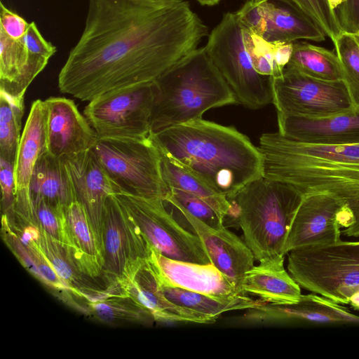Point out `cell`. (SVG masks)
Instances as JSON below:
<instances>
[{
    "mask_svg": "<svg viewBox=\"0 0 359 359\" xmlns=\"http://www.w3.org/2000/svg\"><path fill=\"white\" fill-rule=\"evenodd\" d=\"M208 34L184 0H88L83 31L59 73L58 88L90 102L154 81Z\"/></svg>",
    "mask_w": 359,
    "mask_h": 359,
    "instance_id": "cell-1",
    "label": "cell"
},
{
    "mask_svg": "<svg viewBox=\"0 0 359 359\" xmlns=\"http://www.w3.org/2000/svg\"><path fill=\"white\" fill-rule=\"evenodd\" d=\"M263 176L286 183L302 196L327 194L348 208L353 225L341 234L359 237V144L305 143L278 132L261 135Z\"/></svg>",
    "mask_w": 359,
    "mask_h": 359,
    "instance_id": "cell-2",
    "label": "cell"
},
{
    "mask_svg": "<svg viewBox=\"0 0 359 359\" xmlns=\"http://www.w3.org/2000/svg\"><path fill=\"white\" fill-rule=\"evenodd\" d=\"M150 137L159 150L227 198L263 175L258 147L233 126L198 118L150 133Z\"/></svg>",
    "mask_w": 359,
    "mask_h": 359,
    "instance_id": "cell-3",
    "label": "cell"
},
{
    "mask_svg": "<svg viewBox=\"0 0 359 359\" xmlns=\"http://www.w3.org/2000/svg\"><path fill=\"white\" fill-rule=\"evenodd\" d=\"M154 82L151 133L202 118L212 108L238 103L204 47L184 57Z\"/></svg>",
    "mask_w": 359,
    "mask_h": 359,
    "instance_id": "cell-4",
    "label": "cell"
},
{
    "mask_svg": "<svg viewBox=\"0 0 359 359\" xmlns=\"http://www.w3.org/2000/svg\"><path fill=\"white\" fill-rule=\"evenodd\" d=\"M303 196L292 186L263 175L228 198L230 217L259 262L285 256L284 246Z\"/></svg>",
    "mask_w": 359,
    "mask_h": 359,
    "instance_id": "cell-5",
    "label": "cell"
},
{
    "mask_svg": "<svg viewBox=\"0 0 359 359\" xmlns=\"http://www.w3.org/2000/svg\"><path fill=\"white\" fill-rule=\"evenodd\" d=\"M287 271L301 287L359 311V241L294 249Z\"/></svg>",
    "mask_w": 359,
    "mask_h": 359,
    "instance_id": "cell-6",
    "label": "cell"
},
{
    "mask_svg": "<svg viewBox=\"0 0 359 359\" xmlns=\"http://www.w3.org/2000/svg\"><path fill=\"white\" fill-rule=\"evenodd\" d=\"M204 48L238 103L257 109L272 102L271 77L254 68L244 44L243 26L236 13L224 14Z\"/></svg>",
    "mask_w": 359,
    "mask_h": 359,
    "instance_id": "cell-7",
    "label": "cell"
},
{
    "mask_svg": "<svg viewBox=\"0 0 359 359\" xmlns=\"http://www.w3.org/2000/svg\"><path fill=\"white\" fill-rule=\"evenodd\" d=\"M90 150L121 192L165 199L161 154L150 135L143 140L97 137Z\"/></svg>",
    "mask_w": 359,
    "mask_h": 359,
    "instance_id": "cell-8",
    "label": "cell"
},
{
    "mask_svg": "<svg viewBox=\"0 0 359 359\" xmlns=\"http://www.w3.org/2000/svg\"><path fill=\"white\" fill-rule=\"evenodd\" d=\"M154 82L115 90L88 102L83 115L98 138L143 140L151 133Z\"/></svg>",
    "mask_w": 359,
    "mask_h": 359,
    "instance_id": "cell-9",
    "label": "cell"
},
{
    "mask_svg": "<svg viewBox=\"0 0 359 359\" xmlns=\"http://www.w3.org/2000/svg\"><path fill=\"white\" fill-rule=\"evenodd\" d=\"M114 195L135 220L147 243L160 254L180 262L211 263L199 236L177 222L166 209L164 200L123 192Z\"/></svg>",
    "mask_w": 359,
    "mask_h": 359,
    "instance_id": "cell-10",
    "label": "cell"
},
{
    "mask_svg": "<svg viewBox=\"0 0 359 359\" xmlns=\"http://www.w3.org/2000/svg\"><path fill=\"white\" fill-rule=\"evenodd\" d=\"M271 85L278 114L323 118L355 108L344 81H323L285 67L281 76L271 77Z\"/></svg>",
    "mask_w": 359,
    "mask_h": 359,
    "instance_id": "cell-11",
    "label": "cell"
},
{
    "mask_svg": "<svg viewBox=\"0 0 359 359\" xmlns=\"http://www.w3.org/2000/svg\"><path fill=\"white\" fill-rule=\"evenodd\" d=\"M104 278L119 288L149 257V244L135 220L114 194L107 200L102 225Z\"/></svg>",
    "mask_w": 359,
    "mask_h": 359,
    "instance_id": "cell-12",
    "label": "cell"
},
{
    "mask_svg": "<svg viewBox=\"0 0 359 359\" xmlns=\"http://www.w3.org/2000/svg\"><path fill=\"white\" fill-rule=\"evenodd\" d=\"M354 224L351 210L327 194L303 196L289 229L283 253L292 250L341 241V230Z\"/></svg>",
    "mask_w": 359,
    "mask_h": 359,
    "instance_id": "cell-13",
    "label": "cell"
},
{
    "mask_svg": "<svg viewBox=\"0 0 359 359\" xmlns=\"http://www.w3.org/2000/svg\"><path fill=\"white\" fill-rule=\"evenodd\" d=\"M76 199L84 208L102 249V225L107 198L120 193L90 150L62 158Z\"/></svg>",
    "mask_w": 359,
    "mask_h": 359,
    "instance_id": "cell-14",
    "label": "cell"
},
{
    "mask_svg": "<svg viewBox=\"0 0 359 359\" xmlns=\"http://www.w3.org/2000/svg\"><path fill=\"white\" fill-rule=\"evenodd\" d=\"M47 106L36 100L31 107L14 163L15 183V220L28 223L34 215L29 186L35 165L46 148Z\"/></svg>",
    "mask_w": 359,
    "mask_h": 359,
    "instance_id": "cell-15",
    "label": "cell"
},
{
    "mask_svg": "<svg viewBox=\"0 0 359 359\" xmlns=\"http://www.w3.org/2000/svg\"><path fill=\"white\" fill-rule=\"evenodd\" d=\"M45 102L47 151L62 158L90 150L97 136L75 102L64 97H50Z\"/></svg>",
    "mask_w": 359,
    "mask_h": 359,
    "instance_id": "cell-16",
    "label": "cell"
},
{
    "mask_svg": "<svg viewBox=\"0 0 359 359\" xmlns=\"http://www.w3.org/2000/svg\"><path fill=\"white\" fill-rule=\"evenodd\" d=\"M242 318L250 323L266 325L295 321L359 324V316L341 304L312 292L302 294L299 301L294 303H262L246 309Z\"/></svg>",
    "mask_w": 359,
    "mask_h": 359,
    "instance_id": "cell-17",
    "label": "cell"
},
{
    "mask_svg": "<svg viewBox=\"0 0 359 359\" xmlns=\"http://www.w3.org/2000/svg\"><path fill=\"white\" fill-rule=\"evenodd\" d=\"M176 209L201 238L211 263L244 294L241 289L242 281L255 260L245 242L224 226L212 228L187 211Z\"/></svg>",
    "mask_w": 359,
    "mask_h": 359,
    "instance_id": "cell-18",
    "label": "cell"
},
{
    "mask_svg": "<svg viewBox=\"0 0 359 359\" xmlns=\"http://www.w3.org/2000/svg\"><path fill=\"white\" fill-rule=\"evenodd\" d=\"M278 133L305 143L359 144V109L323 118L277 113Z\"/></svg>",
    "mask_w": 359,
    "mask_h": 359,
    "instance_id": "cell-19",
    "label": "cell"
},
{
    "mask_svg": "<svg viewBox=\"0 0 359 359\" xmlns=\"http://www.w3.org/2000/svg\"><path fill=\"white\" fill-rule=\"evenodd\" d=\"M149 259L171 284L219 298L247 295L241 292L212 263L200 264L169 259L149 245Z\"/></svg>",
    "mask_w": 359,
    "mask_h": 359,
    "instance_id": "cell-20",
    "label": "cell"
},
{
    "mask_svg": "<svg viewBox=\"0 0 359 359\" xmlns=\"http://www.w3.org/2000/svg\"><path fill=\"white\" fill-rule=\"evenodd\" d=\"M119 287L124 294L147 309L155 321L211 324L217 320L169 301L158 285L149 259L141 264L130 280L122 283Z\"/></svg>",
    "mask_w": 359,
    "mask_h": 359,
    "instance_id": "cell-21",
    "label": "cell"
},
{
    "mask_svg": "<svg viewBox=\"0 0 359 359\" xmlns=\"http://www.w3.org/2000/svg\"><path fill=\"white\" fill-rule=\"evenodd\" d=\"M48 60L28 49L25 36L13 39L0 29V91L14 97H23Z\"/></svg>",
    "mask_w": 359,
    "mask_h": 359,
    "instance_id": "cell-22",
    "label": "cell"
},
{
    "mask_svg": "<svg viewBox=\"0 0 359 359\" xmlns=\"http://www.w3.org/2000/svg\"><path fill=\"white\" fill-rule=\"evenodd\" d=\"M285 256L259 262L246 272L241 284L245 294L257 296L264 303H294L301 299V287L286 271Z\"/></svg>",
    "mask_w": 359,
    "mask_h": 359,
    "instance_id": "cell-23",
    "label": "cell"
},
{
    "mask_svg": "<svg viewBox=\"0 0 359 359\" xmlns=\"http://www.w3.org/2000/svg\"><path fill=\"white\" fill-rule=\"evenodd\" d=\"M264 23L262 37L268 41L326 40V36L315 23L285 0H264Z\"/></svg>",
    "mask_w": 359,
    "mask_h": 359,
    "instance_id": "cell-24",
    "label": "cell"
},
{
    "mask_svg": "<svg viewBox=\"0 0 359 359\" xmlns=\"http://www.w3.org/2000/svg\"><path fill=\"white\" fill-rule=\"evenodd\" d=\"M66 219L74 245V262L87 276L97 282L102 280L105 283L103 251L79 202L75 201L69 205L66 211Z\"/></svg>",
    "mask_w": 359,
    "mask_h": 359,
    "instance_id": "cell-25",
    "label": "cell"
},
{
    "mask_svg": "<svg viewBox=\"0 0 359 359\" xmlns=\"http://www.w3.org/2000/svg\"><path fill=\"white\" fill-rule=\"evenodd\" d=\"M29 194L32 201L43 198L55 209L66 213L76 199L62 158L47 151L41 155L32 175Z\"/></svg>",
    "mask_w": 359,
    "mask_h": 359,
    "instance_id": "cell-26",
    "label": "cell"
},
{
    "mask_svg": "<svg viewBox=\"0 0 359 359\" xmlns=\"http://www.w3.org/2000/svg\"><path fill=\"white\" fill-rule=\"evenodd\" d=\"M150 263L155 271L158 285L169 301L204 316L217 319L225 312L246 310L264 303L259 299H252L248 295H240L233 298H219L182 288L166 280L151 262Z\"/></svg>",
    "mask_w": 359,
    "mask_h": 359,
    "instance_id": "cell-27",
    "label": "cell"
},
{
    "mask_svg": "<svg viewBox=\"0 0 359 359\" xmlns=\"http://www.w3.org/2000/svg\"><path fill=\"white\" fill-rule=\"evenodd\" d=\"M159 151L162 177L167 188L180 189L201 198L224 219L230 215L231 204L226 196L215 191L201 178L165 153L161 150Z\"/></svg>",
    "mask_w": 359,
    "mask_h": 359,
    "instance_id": "cell-28",
    "label": "cell"
},
{
    "mask_svg": "<svg viewBox=\"0 0 359 359\" xmlns=\"http://www.w3.org/2000/svg\"><path fill=\"white\" fill-rule=\"evenodd\" d=\"M286 67L323 81H344L336 52L304 41L293 42L292 53Z\"/></svg>",
    "mask_w": 359,
    "mask_h": 359,
    "instance_id": "cell-29",
    "label": "cell"
},
{
    "mask_svg": "<svg viewBox=\"0 0 359 359\" xmlns=\"http://www.w3.org/2000/svg\"><path fill=\"white\" fill-rule=\"evenodd\" d=\"M88 313L111 325H147L155 321L151 313L126 294L112 295L87 304Z\"/></svg>",
    "mask_w": 359,
    "mask_h": 359,
    "instance_id": "cell-30",
    "label": "cell"
},
{
    "mask_svg": "<svg viewBox=\"0 0 359 359\" xmlns=\"http://www.w3.org/2000/svg\"><path fill=\"white\" fill-rule=\"evenodd\" d=\"M24 110V97H14L0 91V157L12 163L21 139Z\"/></svg>",
    "mask_w": 359,
    "mask_h": 359,
    "instance_id": "cell-31",
    "label": "cell"
},
{
    "mask_svg": "<svg viewBox=\"0 0 359 359\" xmlns=\"http://www.w3.org/2000/svg\"><path fill=\"white\" fill-rule=\"evenodd\" d=\"M333 44L352 103L359 109V41L355 34L342 32Z\"/></svg>",
    "mask_w": 359,
    "mask_h": 359,
    "instance_id": "cell-32",
    "label": "cell"
},
{
    "mask_svg": "<svg viewBox=\"0 0 359 359\" xmlns=\"http://www.w3.org/2000/svg\"><path fill=\"white\" fill-rule=\"evenodd\" d=\"M243 40L252 64L259 74L269 77L282 75L284 69L278 61V41H268L244 26Z\"/></svg>",
    "mask_w": 359,
    "mask_h": 359,
    "instance_id": "cell-33",
    "label": "cell"
},
{
    "mask_svg": "<svg viewBox=\"0 0 359 359\" xmlns=\"http://www.w3.org/2000/svg\"><path fill=\"white\" fill-rule=\"evenodd\" d=\"M32 203L34 220L24 224H34L41 228L60 243L72 259L74 245L69 232L66 213L55 209L41 198L32 200Z\"/></svg>",
    "mask_w": 359,
    "mask_h": 359,
    "instance_id": "cell-34",
    "label": "cell"
},
{
    "mask_svg": "<svg viewBox=\"0 0 359 359\" xmlns=\"http://www.w3.org/2000/svg\"><path fill=\"white\" fill-rule=\"evenodd\" d=\"M315 23L332 43L343 32L328 0H285Z\"/></svg>",
    "mask_w": 359,
    "mask_h": 359,
    "instance_id": "cell-35",
    "label": "cell"
},
{
    "mask_svg": "<svg viewBox=\"0 0 359 359\" xmlns=\"http://www.w3.org/2000/svg\"><path fill=\"white\" fill-rule=\"evenodd\" d=\"M164 201L175 208L182 209L214 229L224 225V218L201 198L187 191L168 188Z\"/></svg>",
    "mask_w": 359,
    "mask_h": 359,
    "instance_id": "cell-36",
    "label": "cell"
},
{
    "mask_svg": "<svg viewBox=\"0 0 359 359\" xmlns=\"http://www.w3.org/2000/svg\"><path fill=\"white\" fill-rule=\"evenodd\" d=\"M0 185L1 208L10 224L15 220V183L14 177V163L0 157Z\"/></svg>",
    "mask_w": 359,
    "mask_h": 359,
    "instance_id": "cell-37",
    "label": "cell"
},
{
    "mask_svg": "<svg viewBox=\"0 0 359 359\" xmlns=\"http://www.w3.org/2000/svg\"><path fill=\"white\" fill-rule=\"evenodd\" d=\"M29 26L23 18L11 11L3 4L0 3V29L13 39L23 37Z\"/></svg>",
    "mask_w": 359,
    "mask_h": 359,
    "instance_id": "cell-38",
    "label": "cell"
},
{
    "mask_svg": "<svg viewBox=\"0 0 359 359\" xmlns=\"http://www.w3.org/2000/svg\"><path fill=\"white\" fill-rule=\"evenodd\" d=\"M25 40L32 53L47 59H50L56 52V47L42 36L34 22L29 23Z\"/></svg>",
    "mask_w": 359,
    "mask_h": 359,
    "instance_id": "cell-39",
    "label": "cell"
},
{
    "mask_svg": "<svg viewBox=\"0 0 359 359\" xmlns=\"http://www.w3.org/2000/svg\"><path fill=\"white\" fill-rule=\"evenodd\" d=\"M335 11L343 32H359V0H346Z\"/></svg>",
    "mask_w": 359,
    "mask_h": 359,
    "instance_id": "cell-40",
    "label": "cell"
},
{
    "mask_svg": "<svg viewBox=\"0 0 359 359\" xmlns=\"http://www.w3.org/2000/svg\"><path fill=\"white\" fill-rule=\"evenodd\" d=\"M202 6H212L218 4L222 0H196Z\"/></svg>",
    "mask_w": 359,
    "mask_h": 359,
    "instance_id": "cell-41",
    "label": "cell"
},
{
    "mask_svg": "<svg viewBox=\"0 0 359 359\" xmlns=\"http://www.w3.org/2000/svg\"><path fill=\"white\" fill-rule=\"evenodd\" d=\"M346 0H328L332 8L336 11Z\"/></svg>",
    "mask_w": 359,
    "mask_h": 359,
    "instance_id": "cell-42",
    "label": "cell"
},
{
    "mask_svg": "<svg viewBox=\"0 0 359 359\" xmlns=\"http://www.w3.org/2000/svg\"><path fill=\"white\" fill-rule=\"evenodd\" d=\"M355 34L356 37L358 38V39L359 41V32L357 34Z\"/></svg>",
    "mask_w": 359,
    "mask_h": 359,
    "instance_id": "cell-43",
    "label": "cell"
}]
</instances>
